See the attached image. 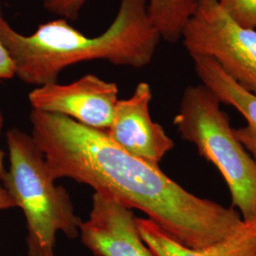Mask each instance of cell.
<instances>
[{
	"label": "cell",
	"instance_id": "1",
	"mask_svg": "<svg viewBox=\"0 0 256 256\" xmlns=\"http://www.w3.org/2000/svg\"><path fill=\"white\" fill-rule=\"evenodd\" d=\"M32 138L52 176L86 184L129 209L144 212L185 247L200 250L229 238L243 220L234 208L202 198L158 165L128 154L106 131L59 114L32 110Z\"/></svg>",
	"mask_w": 256,
	"mask_h": 256
},
{
	"label": "cell",
	"instance_id": "2",
	"mask_svg": "<svg viewBox=\"0 0 256 256\" xmlns=\"http://www.w3.org/2000/svg\"><path fill=\"white\" fill-rule=\"evenodd\" d=\"M149 0H120L110 28L86 36L66 19L40 24L30 36L19 34L3 16L0 5V41L16 66V75L37 86L57 82L70 66L106 60L142 68L150 64L162 39L148 12Z\"/></svg>",
	"mask_w": 256,
	"mask_h": 256
},
{
	"label": "cell",
	"instance_id": "3",
	"mask_svg": "<svg viewBox=\"0 0 256 256\" xmlns=\"http://www.w3.org/2000/svg\"><path fill=\"white\" fill-rule=\"evenodd\" d=\"M7 142L10 166L2 182L26 218L28 256H55L56 232L78 238L82 220L66 190L55 185L32 136L14 128L7 133Z\"/></svg>",
	"mask_w": 256,
	"mask_h": 256
},
{
	"label": "cell",
	"instance_id": "4",
	"mask_svg": "<svg viewBox=\"0 0 256 256\" xmlns=\"http://www.w3.org/2000/svg\"><path fill=\"white\" fill-rule=\"evenodd\" d=\"M221 104L204 84L188 86L174 124L183 140L218 169L228 186L232 207L242 220H256V162L236 137Z\"/></svg>",
	"mask_w": 256,
	"mask_h": 256
},
{
	"label": "cell",
	"instance_id": "5",
	"mask_svg": "<svg viewBox=\"0 0 256 256\" xmlns=\"http://www.w3.org/2000/svg\"><path fill=\"white\" fill-rule=\"evenodd\" d=\"M182 38L191 57L212 59L242 88L256 95V30L238 25L218 0H196Z\"/></svg>",
	"mask_w": 256,
	"mask_h": 256
},
{
	"label": "cell",
	"instance_id": "6",
	"mask_svg": "<svg viewBox=\"0 0 256 256\" xmlns=\"http://www.w3.org/2000/svg\"><path fill=\"white\" fill-rule=\"evenodd\" d=\"M118 94L115 82L86 74L72 84L37 86L28 94V101L32 110L63 115L86 126L106 131L113 120Z\"/></svg>",
	"mask_w": 256,
	"mask_h": 256
},
{
	"label": "cell",
	"instance_id": "7",
	"mask_svg": "<svg viewBox=\"0 0 256 256\" xmlns=\"http://www.w3.org/2000/svg\"><path fill=\"white\" fill-rule=\"evenodd\" d=\"M152 97L149 84L138 82L128 99L117 102L112 124L106 133L112 142L128 154L158 165L174 144L151 117Z\"/></svg>",
	"mask_w": 256,
	"mask_h": 256
},
{
	"label": "cell",
	"instance_id": "8",
	"mask_svg": "<svg viewBox=\"0 0 256 256\" xmlns=\"http://www.w3.org/2000/svg\"><path fill=\"white\" fill-rule=\"evenodd\" d=\"M136 218L122 203L95 192L79 236L95 256H154L138 232Z\"/></svg>",
	"mask_w": 256,
	"mask_h": 256
},
{
	"label": "cell",
	"instance_id": "9",
	"mask_svg": "<svg viewBox=\"0 0 256 256\" xmlns=\"http://www.w3.org/2000/svg\"><path fill=\"white\" fill-rule=\"evenodd\" d=\"M136 226L154 256H256V220H243L229 238L200 250L180 244L149 218H136Z\"/></svg>",
	"mask_w": 256,
	"mask_h": 256
},
{
	"label": "cell",
	"instance_id": "10",
	"mask_svg": "<svg viewBox=\"0 0 256 256\" xmlns=\"http://www.w3.org/2000/svg\"><path fill=\"white\" fill-rule=\"evenodd\" d=\"M194 70L202 84L212 92L221 104L238 110L247 124L234 128V133L256 164V95L242 88L220 64L204 56L192 57Z\"/></svg>",
	"mask_w": 256,
	"mask_h": 256
},
{
	"label": "cell",
	"instance_id": "11",
	"mask_svg": "<svg viewBox=\"0 0 256 256\" xmlns=\"http://www.w3.org/2000/svg\"><path fill=\"white\" fill-rule=\"evenodd\" d=\"M88 0H43L44 8L62 18H78ZM196 0H149L148 12L162 38L174 43L182 38L183 28L192 16Z\"/></svg>",
	"mask_w": 256,
	"mask_h": 256
},
{
	"label": "cell",
	"instance_id": "12",
	"mask_svg": "<svg viewBox=\"0 0 256 256\" xmlns=\"http://www.w3.org/2000/svg\"><path fill=\"white\" fill-rule=\"evenodd\" d=\"M218 2L238 25L256 30V0H218Z\"/></svg>",
	"mask_w": 256,
	"mask_h": 256
},
{
	"label": "cell",
	"instance_id": "13",
	"mask_svg": "<svg viewBox=\"0 0 256 256\" xmlns=\"http://www.w3.org/2000/svg\"><path fill=\"white\" fill-rule=\"evenodd\" d=\"M16 76V66L6 48L0 41V80H9Z\"/></svg>",
	"mask_w": 256,
	"mask_h": 256
},
{
	"label": "cell",
	"instance_id": "14",
	"mask_svg": "<svg viewBox=\"0 0 256 256\" xmlns=\"http://www.w3.org/2000/svg\"><path fill=\"white\" fill-rule=\"evenodd\" d=\"M16 203L10 198L9 192L0 184V210L16 208Z\"/></svg>",
	"mask_w": 256,
	"mask_h": 256
},
{
	"label": "cell",
	"instance_id": "15",
	"mask_svg": "<svg viewBox=\"0 0 256 256\" xmlns=\"http://www.w3.org/2000/svg\"><path fill=\"white\" fill-rule=\"evenodd\" d=\"M3 124H4V120H3L2 113H1V111H0V132H1V130H2ZM4 156H5L4 152L0 149V180H1V182L4 180V178H5V176H6V173H7V170L5 169V166H4Z\"/></svg>",
	"mask_w": 256,
	"mask_h": 256
}]
</instances>
